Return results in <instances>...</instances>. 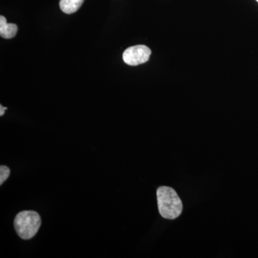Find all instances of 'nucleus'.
Instances as JSON below:
<instances>
[{"label": "nucleus", "instance_id": "obj_4", "mask_svg": "<svg viewBox=\"0 0 258 258\" xmlns=\"http://www.w3.org/2000/svg\"><path fill=\"white\" fill-rule=\"evenodd\" d=\"M18 26L15 24L8 23L6 18L0 16V35L5 39H12L18 32Z\"/></svg>", "mask_w": 258, "mask_h": 258}, {"label": "nucleus", "instance_id": "obj_2", "mask_svg": "<svg viewBox=\"0 0 258 258\" xmlns=\"http://www.w3.org/2000/svg\"><path fill=\"white\" fill-rule=\"evenodd\" d=\"M14 225L20 238L30 240L38 232L41 225V218L35 211L20 212L15 217Z\"/></svg>", "mask_w": 258, "mask_h": 258}, {"label": "nucleus", "instance_id": "obj_1", "mask_svg": "<svg viewBox=\"0 0 258 258\" xmlns=\"http://www.w3.org/2000/svg\"><path fill=\"white\" fill-rule=\"evenodd\" d=\"M158 208L161 217L167 220H175L183 210L182 202L175 190L162 186L157 191Z\"/></svg>", "mask_w": 258, "mask_h": 258}, {"label": "nucleus", "instance_id": "obj_8", "mask_svg": "<svg viewBox=\"0 0 258 258\" xmlns=\"http://www.w3.org/2000/svg\"><path fill=\"white\" fill-rule=\"evenodd\" d=\"M256 1H257V3H258V0H256Z\"/></svg>", "mask_w": 258, "mask_h": 258}, {"label": "nucleus", "instance_id": "obj_3", "mask_svg": "<svg viewBox=\"0 0 258 258\" xmlns=\"http://www.w3.org/2000/svg\"><path fill=\"white\" fill-rule=\"evenodd\" d=\"M152 51L146 45H135L123 52V61L129 66H135L145 63L149 60Z\"/></svg>", "mask_w": 258, "mask_h": 258}, {"label": "nucleus", "instance_id": "obj_5", "mask_svg": "<svg viewBox=\"0 0 258 258\" xmlns=\"http://www.w3.org/2000/svg\"><path fill=\"white\" fill-rule=\"evenodd\" d=\"M84 0H60V8L66 14H73L80 9Z\"/></svg>", "mask_w": 258, "mask_h": 258}, {"label": "nucleus", "instance_id": "obj_7", "mask_svg": "<svg viewBox=\"0 0 258 258\" xmlns=\"http://www.w3.org/2000/svg\"><path fill=\"white\" fill-rule=\"evenodd\" d=\"M7 109H8V108H6V107H3L2 105L0 106V115L1 116L5 114V110Z\"/></svg>", "mask_w": 258, "mask_h": 258}, {"label": "nucleus", "instance_id": "obj_6", "mask_svg": "<svg viewBox=\"0 0 258 258\" xmlns=\"http://www.w3.org/2000/svg\"><path fill=\"white\" fill-rule=\"evenodd\" d=\"M10 174V169L8 166L2 165L0 166V185L8 179Z\"/></svg>", "mask_w": 258, "mask_h": 258}]
</instances>
